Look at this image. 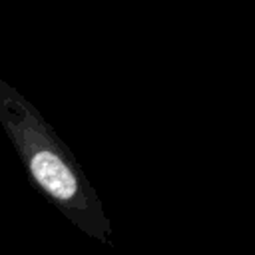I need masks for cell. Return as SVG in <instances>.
<instances>
[{
    "label": "cell",
    "instance_id": "obj_1",
    "mask_svg": "<svg viewBox=\"0 0 255 255\" xmlns=\"http://www.w3.org/2000/svg\"><path fill=\"white\" fill-rule=\"evenodd\" d=\"M0 126L12 141L30 183L90 239L114 245L112 221L80 161L40 110L2 78Z\"/></svg>",
    "mask_w": 255,
    "mask_h": 255
}]
</instances>
